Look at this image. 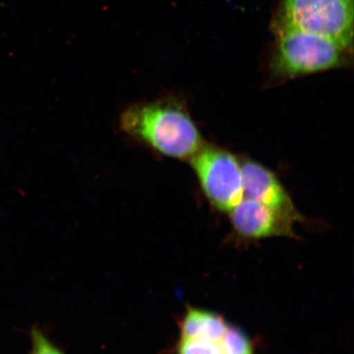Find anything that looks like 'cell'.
Returning <instances> with one entry per match:
<instances>
[{"mask_svg": "<svg viewBox=\"0 0 354 354\" xmlns=\"http://www.w3.org/2000/svg\"><path fill=\"white\" fill-rule=\"evenodd\" d=\"M122 131L167 157L190 158L203 145L196 123L171 100L132 105L122 115Z\"/></svg>", "mask_w": 354, "mask_h": 354, "instance_id": "1", "label": "cell"}, {"mask_svg": "<svg viewBox=\"0 0 354 354\" xmlns=\"http://www.w3.org/2000/svg\"><path fill=\"white\" fill-rule=\"evenodd\" d=\"M275 39L272 59L273 73L295 77L324 72L346 64L348 50L332 39L290 28H271Z\"/></svg>", "mask_w": 354, "mask_h": 354, "instance_id": "2", "label": "cell"}, {"mask_svg": "<svg viewBox=\"0 0 354 354\" xmlns=\"http://www.w3.org/2000/svg\"><path fill=\"white\" fill-rule=\"evenodd\" d=\"M354 0H281L271 28L321 35L353 51Z\"/></svg>", "mask_w": 354, "mask_h": 354, "instance_id": "3", "label": "cell"}, {"mask_svg": "<svg viewBox=\"0 0 354 354\" xmlns=\"http://www.w3.org/2000/svg\"><path fill=\"white\" fill-rule=\"evenodd\" d=\"M189 160L203 193L216 209L230 214L245 198L242 165L231 153L203 145Z\"/></svg>", "mask_w": 354, "mask_h": 354, "instance_id": "4", "label": "cell"}, {"mask_svg": "<svg viewBox=\"0 0 354 354\" xmlns=\"http://www.w3.org/2000/svg\"><path fill=\"white\" fill-rule=\"evenodd\" d=\"M230 215L234 230L243 237H295L294 221L254 199L243 198Z\"/></svg>", "mask_w": 354, "mask_h": 354, "instance_id": "5", "label": "cell"}, {"mask_svg": "<svg viewBox=\"0 0 354 354\" xmlns=\"http://www.w3.org/2000/svg\"><path fill=\"white\" fill-rule=\"evenodd\" d=\"M242 171L245 197L262 203L295 223L302 220L290 194L272 171L252 161L243 163Z\"/></svg>", "mask_w": 354, "mask_h": 354, "instance_id": "6", "label": "cell"}, {"mask_svg": "<svg viewBox=\"0 0 354 354\" xmlns=\"http://www.w3.org/2000/svg\"><path fill=\"white\" fill-rule=\"evenodd\" d=\"M229 326L218 314L190 307L180 321V337L219 342Z\"/></svg>", "mask_w": 354, "mask_h": 354, "instance_id": "7", "label": "cell"}, {"mask_svg": "<svg viewBox=\"0 0 354 354\" xmlns=\"http://www.w3.org/2000/svg\"><path fill=\"white\" fill-rule=\"evenodd\" d=\"M221 344L225 354H254L249 336L234 326H229Z\"/></svg>", "mask_w": 354, "mask_h": 354, "instance_id": "8", "label": "cell"}, {"mask_svg": "<svg viewBox=\"0 0 354 354\" xmlns=\"http://www.w3.org/2000/svg\"><path fill=\"white\" fill-rule=\"evenodd\" d=\"M176 354H225L221 342L180 337Z\"/></svg>", "mask_w": 354, "mask_h": 354, "instance_id": "9", "label": "cell"}, {"mask_svg": "<svg viewBox=\"0 0 354 354\" xmlns=\"http://www.w3.org/2000/svg\"><path fill=\"white\" fill-rule=\"evenodd\" d=\"M30 337H32V353L30 354H66L56 346L41 330L33 328Z\"/></svg>", "mask_w": 354, "mask_h": 354, "instance_id": "10", "label": "cell"}]
</instances>
